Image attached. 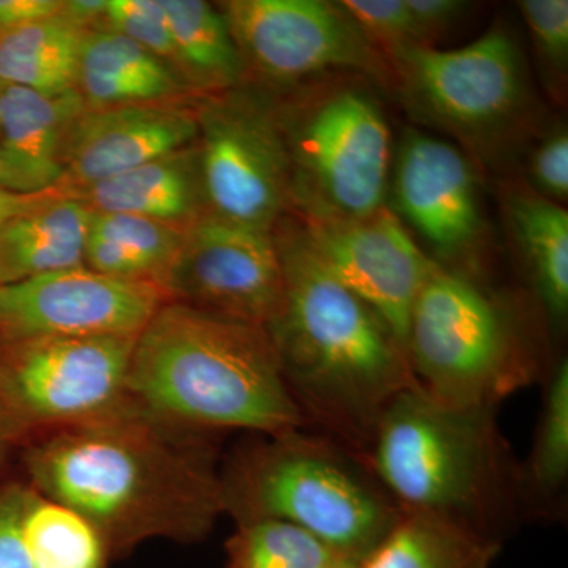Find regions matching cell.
<instances>
[{"mask_svg":"<svg viewBox=\"0 0 568 568\" xmlns=\"http://www.w3.org/2000/svg\"><path fill=\"white\" fill-rule=\"evenodd\" d=\"M211 433L179 428L132 399L28 440L29 487L92 523L111 559L166 538L204 540L224 515Z\"/></svg>","mask_w":568,"mask_h":568,"instance_id":"obj_1","label":"cell"},{"mask_svg":"<svg viewBox=\"0 0 568 568\" xmlns=\"http://www.w3.org/2000/svg\"><path fill=\"white\" fill-rule=\"evenodd\" d=\"M274 239L284 293L265 332L284 379L304 414L366 455L384 410L417 386L405 347L317 263L294 215L276 223Z\"/></svg>","mask_w":568,"mask_h":568,"instance_id":"obj_2","label":"cell"},{"mask_svg":"<svg viewBox=\"0 0 568 568\" xmlns=\"http://www.w3.org/2000/svg\"><path fill=\"white\" fill-rule=\"evenodd\" d=\"M126 395L192 432H301L305 414L261 325L168 301L138 335Z\"/></svg>","mask_w":568,"mask_h":568,"instance_id":"obj_3","label":"cell"},{"mask_svg":"<svg viewBox=\"0 0 568 568\" xmlns=\"http://www.w3.org/2000/svg\"><path fill=\"white\" fill-rule=\"evenodd\" d=\"M496 409L444 405L420 387L402 392L377 422L366 457L403 514L489 530L510 473ZM495 536V534H493Z\"/></svg>","mask_w":568,"mask_h":568,"instance_id":"obj_4","label":"cell"},{"mask_svg":"<svg viewBox=\"0 0 568 568\" xmlns=\"http://www.w3.org/2000/svg\"><path fill=\"white\" fill-rule=\"evenodd\" d=\"M372 78L331 73L271 92L290 164L291 215L358 219L387 205L394 136Z\"/></svg>","mask_w":568,"mask_h":568,"instance_id":"obj_5","label":"cell"},{"mask_svg":"<svg viewBox=\"0 0 568 568\" xmlns=\"http://www.w3.org/2000/svg\"><path fill=\"white\" fill-rule=\"evenodd\" d=\"M224 514L239 523L275 519L339 556L364 559L402 510L334 447L302 435L264 437L222 469Z\"/></svg>","mask_w":568,"mask_h":568,"instance_id":"obj_6","label":"cell"},{"mask_svg":"<svg viewBox=\"0 0 568 568\" xmlns=\"http://www.w3.org/2000/svg\"><path fill=\"white\" fill-rule=\"evenodd\" d=\"M390 92L476 163L506 166L537 138L540 108L514 33L496 22L455 50L414 47L388 59Z\"/></svg>","mask_w":568,"mask_h":568,"instance_id":"obj_7","label":"cell"},{"mask_svg":"<svg viewBox=\"0 0 568 568\" xmlns=\"http://www.w3.org/2000/svg\"><path fill=\"white\" fill-rule=\"evenodd\" d=\"M406 355L426 395L469 409H496L540 373L507 302L477 276L437 264L410 312Z\"/></svg>","mask_w":568,"mask_h":568,"instance_id":"obj_8","label":"cell"},{"mask_svg":"<svg viewBox=\"0 0 568 568\" xmlns=\"http://www.w3.org/2000/svg\"><path fill=\"white\" fill-rule=\"evenodd\" d=\"M136 338L39 336L3 342L0 416L13 440H31L122 405L129 398Z\"/></svg>","mask_w":568,"mask_h":568,"instance_id":"obj_9","label":"cell"},{"mask_svg":"<svg viewBox=\"0 0 568 568\" xmlns=\"http://www.w3.org/2000/svg\"><path fill=\"white\" fill-rule=\"evenodd\" d=\"M194 108L207 213L274 233L291 211L290 164L274 95L244 84L200 97Z\"/></svg>","mask_w":568,"mask_h":568,"instance_id":"obj_10","label":"cell"},{"mask_svg":"<svg viewBox=\"0 0 568 568\" xmlns=\"http://www.w3.org/2000/svg\"><path fill=\"white\" fill-rule=\"evenodd\" d=\"M246 84L282 92L331 73H358L390 92V65L331 0H226Z\"/></svg>","mask_w":568,"mask_h":568,"instance_id":"obj_11","label":"cell"},{"mask_svg":"<svg viewBox=\"0 0 568 568\" xmlns=\"http://www.w3.org/2000/svg\"><path fill=\"white\" fill-rule=\"evenodd\" d=\"M387 205L433 263L476 276L487 241L480 173L455 142L406 129L394 152Z\"/></svg>","mask_w":568,"mask_h":568,"instance_id":"obj_12","label":"cell"},{"mask_svg":"<svg viewBox=\"0 0 568 568\" xmlns=\"http://www.w3.org/2000/svg\"><path fill=\"white\" fill-rule=\"evenodd\" d=\"M160 287L168 301L265 328L280 312L284 293L274 233L205 213L186 227Z\"/></svg>","mask_w":568,"mask_h":568,"instance_id":"obj_13","label":"cell"},{"mask_svg":"<svg viewBox=\"0 0 568 568\" xmlns=\"http://www.w3.org/2000/svg\"><path fill=\"white\" fill-rule=\"evenodd\" d=\"M295 219L317 263L375 310L406 351L410 312L436 263L405 224L388 205L358 219Z\"/></svg>","mask_w":568,"mask_h":568,"instance_id":"obj_14","label":"cell"},{"mask_svg":"<svg viewBox=\"0 0 568 568\" xmlns=\"http://www.w3.org/2000/svg\"><path fill=\"white\" fill-rule=\"evenodd\" d=\"M164 302L155 283L88 267L54 272L0 287V338H136Z\"/></svg>","mask_w":568,"mask_h":568,"instance_id":"obj_15","label":"cell"},{"mask_svg":"<svg viewBox=\"0 0 568 568\" xmlns=\"http://www.w3.org/2000/svg\"><path fill=\"white\" fill-rule=\"evenodd\" d=\"M196 138V108L182 100L85 108L65 134L58 190L80 189L126 173L193 144Z\"/></svg>","mask_w":568,"mask_h":568,"instance_id":"obj_16","label":"cell"},{"mask_svg":"<svg viewBox=\"0 0 568 568\" xmlns=\"http://www.w3.org/2000/svg\"><path fill=\"white\" fill-rule=\"evenodd\" d=\"M77 89L41 95L0 88V189L18 194L54 192L63 179L62 148L82 111Z\"/></svg>","mask_w":568,"mask_h":568,"instance_id":"obj_17","label":"cell"},{"mask_svg":"<svg viewBox=\"0 0 568 568\" xmlns=\"http://www.w3.org/2000/svg\"><path fill=\"white\" fill-rule=\"evenodd\" d=\"M55 193L91 212L126 213L181 227L207 213L196 141L126 173Z\"/></svg>","mask_w":568,"mask_h":568,"instance_id":"obj_18","label":"cell"},{"mask_svg":"<svg viewBox=\"0 0 568 568\" xmlns=\"http://www.w3.org/2000/svg\"><path fill=\"white\" fill-rule=\"evenodd\" d=\"M74 89L89 110L178 102L192 93L168 63L108 26L85 32Z\"/></svg>","mask_w":568,"mask_h":568,"instance_id":"obj_19","label":"cell"},{"mask_svg":"<svg viewBox=\"0 0 568 568\" xmlns=\"http://www.w3.org/2000/svg\"><path fill=\"white\" fill-rule=\"evenodd\" d=\"M91 211L54 192L0 226V287L85 267Z\"/></svg>","mask_w":568,"mask_h":568,"instance_id":"obj_20","label":"cell"},{"mask_svg":"<svg viewBox=\"0 0 568 568\" xmlns=\"http://www.w3.org/2000/svg\"><path fill=\"white\" fill-rule=\"evenodd\" d=\"M514 239L530 286L549 323L562 327L568 315V211L528 186L504 197Z\"/></svg>","mask_w":568,"mask_h":568,"instance_id":"obj_21","label":"cell"},{"mask_svg":"<svg viewBox=\"0 0 568 568\" xmlns=\"http://www.w3.org/2000/svg\"><path fill=\"white\" fill-rule=\"evenodd\" d=\"M499 537L425 514H403L361 568H493Z\"/></svg>","mask_w":568,"mask_h":568,"instance_id":"obj_22","label":"cell"},{"mask_svg":"<svg viewBox=\"0 0 568 568\" xmlns=\"http://www.w3.org/2000/svg\"><path fill=\"white\" fill-rule=\"evenodd\" d=\"M170 21L175 69L200 97L246 84V71L233 33L219 6L204 0H162Z\"/></svg>","mask_w":568,"mask_h":568,"instance_id":"obj_23","label":"cell"},{"mask_svg":"<svg viewBox=\"0 0 568 568\" xmlns=\"http://www.w3.org/2000/svg\"><path fill=\"white\" fill-rule=\"evenodd\" d=\"M84 36L61 11L0 32V85L41 95L73 91Z\"/></svg>","mask_w":568,"mask_h":568,"instance_id":"obj_24","label":"cell"},{"mask_svg":"<svg viewBox=\"0 0 568 568\" xmlns=\"http://www.w3.org/2000/svg\"><path fill=\"white\" fill-rule=\"evenodd\" d=\"M22 536L33 568H110V549L89 519L29 487Z\"/></svg>","mask_w":568,"mask_h":568,"instance_id":"obj_25","label":"cell"},{"mask_svg":"<svg viewBox=\"0 0 568 568\" xmlns=\"http://www.w3.org/2000/svg\"><path fill=\"white\" fill-rule=\"evenodd\" d=\"M519 487L534 499L560 495L568 478V364L560 361L549 375L544 407L538 417L536 440Z\"/></svg>","mask_w":568,"mask_h":568,"instance_id":"obj_26","label":"cell"},{"mask_svg":"<svg viewBox=\"0 0 568 568\" xmlns=\"http://www.w3.org/2000/svg\"><path fill=\"white\" fill-rule=\"evenodd\" d=\"M339 555L305 530L275 519L239 523L224 568H325Z\"/></svg>","mask_w":568,"mask_h":568,"instance_id":"obj_27","label":"cell"},{"mask_svg":"<svg viewBox=\"0 0 568 568\" xmlns=\"http://www.w3.org/2000/svg\"><path fill=\"white\" fill-rule=\"evenodd\" d=\"M89 231L111 239L148 265L153 282H162L183 244L186 227L126 213L91 212Z\"/></svg>","mask_w":568,"mask_h":568,"instance_id":"obj_28","label":"cell"},{"mask_svg":"<svg viewBox=\"0 0 568 568\" xmlns=\"http://www.w3.org/2000/svg\"><path fill=\"white\" fill-rule=\"evenodd\" d=\"M517 9L528 28L545 85L552 97L562 102L568 73V2L521 0Z\"/></svg>","mask_w":568,"mask_h":568,"instance_id":"obj_29","label":"cell"},{"mask_svg":"<svg viewBox=\"0 0 568 568\" xmlns=\"http://www.w3.org/2000/svg\"><path fill=\"white\" fill-rule=\"evenodd\" d=\"M357 28L388 59L414 47H425L406 0H339Z\"/></svg>","mask_w":568,"mask_h":568,"instance_id":"obj_30","label":"cell"},{"mask_svg":"<svg viewBox=\"0 0 568 568\" xmlns=\"http://www.w3.org/2000/svg\"><path fill=\"white\" fill-rule=\"evenodd\" d=\"M106 26L178 73L173 36L162 0H108Z\"/></svg>","mask_w":568,"mask_h":568,"instance_id":"obj_31","label":"cell"},{"mask_svg":"<svg viewBox=\"0 0 568 568\" xmlns=\"http://www.w3.org/2000/svg\"><path fill=\"white\" fill-rule=\"evenodd\" d=\"M528 189L564 205L568 200V130L558 123L536 138L529 151Z\"/></svg>","mask_w":568,"mask_h":568,"instance_id":"obj_32","label":"cell"},{"mask_svg":"<svg viewBox=\"0 0 568 568\" xmlns=\"http://www.w3.org/2000/svg\"><path fill=\"white\" fill-rule=\"evenodd\" d=\"M29 485L0 489V568H33L22 536V514Z\"/></svg>","mask_w":568,"mask_h":568,"instance_id":"obj_33","label":"cell"},{"mask_svg":"<svg viewBox=\"0 0 568 568\" xmlns=\"http://www.w3.org/2000/svg\"><path fill=\"white\" fill-rule=\"evenodd\" d=\"M425 47H436V40L446 36L463 20L469 2L459 0H406Z\"/></svg>","mask_w":568,"mask_h":568,"instance_id":"obj_34","label":"cell"},{"mask_svg":"<svg viewBox=\"0 0 568 568\" xmlns=\"http://www.w3.org/2000/svg\"><path fill=\"white\" fill-rule=\"evenodd\" d=\"M62 0H0V32L58 14Z\"/></svg>","mask_w":568,"mask_h":568,"instance_id":"obj_35","label":"cell"},{"mask_svg":"<svg viewBox=\"0 0 568 568\" xmlns=\"http://www.w3.org/2000/svg\"><path fill=\"white\" fill-rule=\"evenodd\" d=\"M108 0H62L61 13L84 32L106 26Z\"/></svg>","mask_w":568,"mask_h":568,"instance_id":"obj_36","label":"cell"},{"mask_svg":"<svg viewBox=\"0 0 568 568\" xmlns=\"http://www.w3.org/2000/svg\"><path fill=\"white\" fill-rule=\"evenodd\" d=\"M52 194H54V192L41 194H18L0 189V226L10 222L11 219L20 215V213L29 211V209L36 207V205L50 200Z\"/></svg>","mask_w":568,"mask_h":568,"instance_id":"obj_37","label":"cell"},{"mask_svg":"<svg viewBox=\"0 0 568 568\" xmlns=\"http://www.w3.org/2000/svg\"><path fill=\"white\" fill-rule=\"evenodd\" d=\"M13 443V436H11L9 426L6 420L0 416V465H2L3 457H6L7 448Z\"/></svg>","mask_w":568,"mask_h":568,"instance_id":"obj_38","label":"cell"},{"mask_svg":"<svg viewBox=\"0 0 568 568\" xmlns=\"http://www.w3.org/2000/svg\"><path fill=\"white\" fill-rule=\"evenodd\" d=\"M361 559L347 558V556H338L334 562L328 564L325 568H361Z\"/></svg>","mask_w":568,"mask_h":568,"instance_id":"obj_39","label":"cell"},{"mask_svg":"<svg viewBox=\"0 0 568 568\" xmlns=\"http://www.w3.org/2000/svg\"><path fill=\"white\" fill-rule=\"evenodd\" d=\"M0 88H2V85H0Z\"/></svg>","mask_w":568,"mask_h":568,"instance_id":"obj_40","label":"cell"}]
</instances>
